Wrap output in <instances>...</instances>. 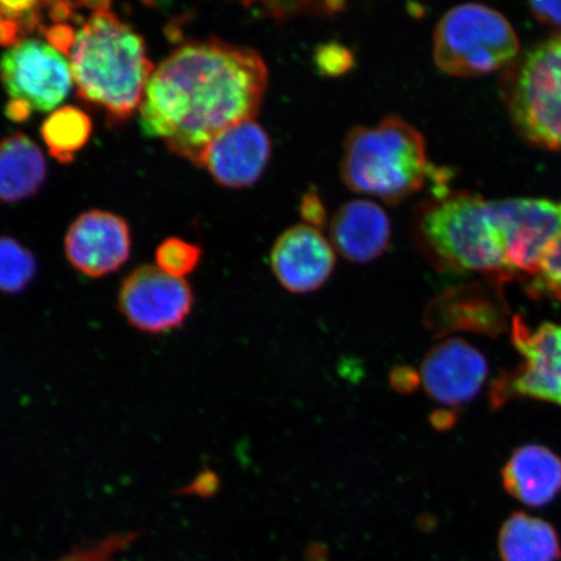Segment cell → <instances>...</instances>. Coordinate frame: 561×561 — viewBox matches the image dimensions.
Segmentation results:
<instances>
[{"label":"cell","mask_w":561,"mask_h":561,"mask_svg":"<svg viewBox=\"0 0 561 561\" xmlns=\"http://www.w3.org/2000/svg\"><path fill=\"white\" fill-rule=\"evenodd\" d=\"M268 68L249 47L219 39L187 42L153 69L139 105L145 136L196 167L221 133L255 121Z\"/></svg>","instance_id":"obj_1"},{"label":"cell","mask_w":561,"mask_h":561,"mask_svg":"<svg viewBox=\"0 0 561 561\" xmlns=\"http://www.w3.org/2000/svg\"><path fill=\"white\" fill-rule=\"evenodd\" d=\"M415 219L420 249L442 268L536 276L561 234V202L459 193L424 203Z\"/></svg>","instance_id":"obj_2"},{"label":"cell","mask_w":561,"mask_h":561,"mask_svg":"<svg viewBox=\"0 0 561 561\" xmlns=\"http://www.w3.org/2000/svg\"><path fill=\"white\" fill-rule=\"evenodd\" d=\"M54 47L67 56L77 93L123 122L139 108L153 72L145 39L123 23L108 3L90 4L88 16L75 27L55 32Z\"/></svg>","instance_id":"obj_3"},{"label":"cell","mask_w":561,"mask_h":561,"mask_svg":"<svg viewBox=\"0 0 561 561\" xmlns=\"http://www.w3.org/2000/svg\"><path fill=\"white\" fill-rule=\"evenodd\" d=\"M432 170L425 138L398 116L385 117L374 128L355 126L343 146L341 175L345 185L389 205L420 192Z\"/></svg>","instance_id":"obj_4"},{"label":"cell","mask_w":561,"mask_h":561,"mask_svg":"<svg viewBox=\"0 0 561 561\" xmlns=\"http://www.w3.org/2000/svg\"><path fill=\"white\" fill-rule=\"evenodd\" d=\"M518 54V39L508 20L490 7L466 3L446 12L434 32V62L455 77L490 75Z\"/></svg>","instance_id":"obj_5"},{"label":"cell","mask_w":561,"mask_h":561,"mask_svg":"<svg viewBox=\"0 0 561 561\" xmlns=\"http://www.w3.org/2000/svg\"><path fill=\"white\" fill-rule=\"evenodd\" d=\"M0 80L10 96L5 114L18 123L35 111L58 110L75 83L67 56L37 38L20 41L3 54Z\"/></svg>","instance_id":"obj_6"},{"label":"cell","mask_w":561,"mask_h":561,"mask_svg":"<svg viewBox=\"0 0 561 561\" xmlns=\"http://www.w3.org/2000/svg\"><path fill=\"white\" fill-rule=\"evenodd\" d=\"M510 107L523 136L561 151V33L526 54L512 87Z\"/></svg>","instance_id":"obj_7"},{"label":"cell","mask_w":561,"mask_h":561,"mask_svg":"<svg viewBox=\"0 0 561 561\" xmlns=\"http://www.w3.org/2000/svg\"><path fill=\"white\" fill-rule=\"evenodd\" d=\"M511 335L523 360L494 383L493 405H502L514 398L561 405V325L545 322L530 328L516 316L512 320Z\"/></svg>","instance_id":"obj_8"},{"label":"cell","mask_w":561,"mask_h":561,"mask_svg":"<svg viewBox=\"0 0 561 561\" xmlns=\"http://www.w3.org/2000/svg\"><path fill=\"white\" fill-rule=\"evenodd\" d=\"M118 311L138 332L160 335L178 331L194 307L186 279L175 278L153 265H140L123 280Z\"/></svg>","instance_id":"obj_9"},{"label":"cell","mask_w":561,"mask_h":561,"mask_svg":"<svg viewBox=\"0 0 561 561\" xmlns=\"http://www.w3.org/2000/svg\"><path fill=\"white\" fill-rule=\"evenodd\" d=\"M66 256L81 275L101 278L128 261L131 237L123 217L93 209L77 217L65 241Z\"/></svg>","instance_id":"obj_10"},{"label":"cell","mask_w":561,"mask_h":561,"mask_svg":"<svg viewBox=\"0 0 561 561\" xmlns=\"http://www.w3.org/2000/svg\"><path fill=\"white\" fill-rule=\"evenodd\" d=\"M489 376L486 357L461 339L432 347L421 364V385L433 401L458 407L471 402Z\"/></svg>","instance_id":"obj_11"},{"label":"cell","mask_w":561,"mask_h":561,"mask_svg":"<svg viewBox=\"0 0 561 561\" xmlns=\"http://www.w3.org/2000/svg\"><path fill=\"white\" fill-rule=\"evenodd\" d=\"M335 251L319 229L299 224L284 231L271 254V268L287 291L319 290L332 276Z\"/></svg>","instance_id":"obj_12"},{"label":"cell","mask_w":561,"mask_h":561,"mask_svg":"<svg viewBox=\"0 0 561 561\" xmlns=\"http://www.w3.org/2000/svg\"><path fill=\"white\" fill-rule=\"evenodd\" d=\"M272 144L255 121L231 126L206 151L203 165L220 185L242 188L262 178L271 159Z\"/></svg>","instance_id":"obj_13"},{"label":"cell","mask_w":561,"mask_h":561,"mask_svg":"<svg viewBox=\"0 0 561 561\" xmlns=\"http://www.w3.org/2000/svg\"><path fill=\"white\" fill-rule=\"evenodd\" d=\"M334 251L353 263H369L385 254L391 241V222L381 206L368 199L346 203L331 221Z\"/></svg>","instance_id":"obj_14"},{"label":"cell","mask_w":561,"mask_h":561,"mask_svg":"<svg viewBox=\"0 0 561 561\" xmlns=\"http://www.w3.org/2000/svg\"><path fill=\"white\" fill-rule=\"evenodd\" d=\"M502 481L516 501L529 507H543L560 494L561 459L545 446H523L504 466Z\"/></svg>","instance_id":"obj_15"},{"label":"cell","mask_w":561,"mask_h":561,"mask_svg":"<svg viewBox=\"0 0 561 561\" xmlns=\"http://www.w3.org/2000/svg\"><path fill=\"white\" fill-rule=\"evenodd\" d=\"M44 152L23 133L0 140V201L15 203L31 198L46 180Z\"/></svg>","instance_id":"obj_16"},{"label":"cell","mask_w":561,"mask_h":561,"mask_svg":"<svg viewBox=\"0 0 561 561\" xmlns=\"http://www.w3.org/2000/svg\"><path fill=\"white\" fill-rule=\"evenodd\" d=\"M497 546L503 561H558L561 558L556 528L543 518L524 512L512 514L503 524Z\"/></svg>","instance_id":"obj_17"},{"label":"cell","mask_w":561,"mask_h":561,"mask_svg":"<svg viewBox=\"0 0 561 561\" xmlns=\"http://www.w3.org/2000/svg\"><path fill=\"white\" fill-rule=\"evenodd\" d=\"M474 290H453L438 297L427 310V321L446 329H465L481 333H497L504 328L500 308L476 296Z\"/></svg>","instance_id":"obj_18"},{"label":"cell","mask_w":561,"mask_h":561,"mask_svg":"<svg viewBox=\"0 0 561 561\" xmlns=\"http://www.w3.org/2000/svg\"><path fill=\"white\" fill-rule=\"evenodd\" d=\"M93 133L90 117L80 108L60 107L46 118L41 128L48 152L61 164L72 163Z\"/></svg>","instance_id":"obj_19"},{"label":"cell","mask_w":561,"mask_h":561,"mask_svg":"<svg viewBox=\"0 0 561 561\" xmlns=\"http://www.w3.org/2000/svg\"><path fill=\"white\" fill-rule=\"evenodd\" d=\"M37 275V261L30 249L11 237H0V293L24 291Z\"/></svg>","instance_id":"obj_20"},{"label":"cell","mask_w":561,"mask_h":561,"mask_svg":"<svg viewBox=\"0 0 561 561\" xmlns=\"http://www.w3.org/2000/svg\"><path fill=\"white\" fill-rule=\"evenodd\" d=\"M38 2H0V45L13 46L35 31L45 33L44 7Z\"/></svg>","instance_id":"obj_21"},{"label":"cell","mask_w":561,"mask_h":561,"mask_svg":"<svg viewBox=\"0 0 561 561\" xmlns=\"http://www.w3.org/2000/svg\"><path fill=\"white\" fill-rule=\"evenodd\" d=\"M156 257L159 270L172 277L185 279L199 265L202 250L199 245L181 238H168L157 249Z\"/></svg>","instance_id":"obj_22"},{"label":"cell","mask_w":561,"mask_h":561,"mask_svg":"<svg viewBox=\"0 0 561 561\" xmlns=\"http://www.w3.org/2000/svg\"><path fill=\"white\" fill-rule=\"evenodd\" d=\"M139 536L140 533L136 531L111 535L94 545L79 547L67 557L55 561H110L115 553L137 541Z\"/></svg>","instance_id":"obj_23"},{"label":"cell","mask_w":561,"mask_h":561,"mask_svg":"<svg viewBox=\"0 0 561 561\" xmlns=\"http://www.w3.org/2000/svg\"><path fill=\"white\" fill-rule=\"evenodd\" d=\"M535 277L538 289L561 304V234L547 251Z\"/></svg>","instance_id":"obj_24"},{"label":"cell","mask_w":561,"mask_h":561,"mask_svg":"<svg viewBox=\"0 0 561 561\" xmlns=\"http://www.w3.org/2000/svg\"><path fill=\"white\" fill-rule=\"evenodd\" d=\"M263 12L266 16L280 20L298 15H334L341 12L345 4L339 2H313V3H263Z\"/></svg>","instance_id":"obj_25"},{"label":"cell","mask_w":561,"mask_h":561,"mask_svg":"<svg viewBox=\"0 0 561 561\" xmlns=\"http://www.w3.org/2000/svg\"><path fill=\"white\" fill-rule=\"evenodd\" d=\"M316 62L322 73L336 76L347 72L353 67L354 58L345 47L331 44L321 46L316 55Z\"/></svg>","instance_id":"obj_26"},{"label":"cell","mask_w":561,"mask_h":561,"mask_svg":"<svg viewBox=\"0 0 561 561\" xmlns=\"http://www.w3.org/2000/svg\"><path fill=\"white\" fill-rule=\"evenodd\" d=\"M301 217H304L307 226L316 229L324 226L327 220V209L324 203L320 199V196L313 191L308 192L301 201L300 207Z\"/></svg>","instance_id":"obj_27"},{"label":"cell","mask_w":561,"mask_h":561,"mask_svg":"<svg viewBox=\"0 0 561 561\" xmlns=\"http://www.w3.org/2000/svg\"><path fill=\"white\" fill-rule=\"evenodd\" d=\"M390 383L392 389L401 394H411L421 385V377L415 368L410 366H399L391 370Z\"/></svg>","instance_id":"obj_28"},{"label":"cell","mask_w":561,"mask_h":561,"mask_svg":"<svg viewBox=\"0 0 561 561\" xmlns=\"http://www.w3.org/2000/svg\"><path fill=\"white\" fill-rule=\"evenodd\" d=\"M530 9L543 23L561 26V2H533Z\"/></svg>","instance_id":"obj_29"},{"label":"cell","mask_w":561,"mask_h":561,"mask_svg":"<svg viewBox=\"0 0 561 561\" xmlns=\"http://www.w3.org/2000/svg\"><path fill=\"white\" fill-rule=\"evenodd\" d=\"M219 489V479L213 472L206 471L198 476L193 485L186 490L187 494L210 496Z\"/></svg>","instance_id":"obj_30"},{"label":"cell","mask_w":561,"mask_h":561,"mask_svg":"<svg viewBox=\"0 0 561 561\" xmlns=\"http://www.w3.org/2000/svg\"><path fill=\"white\" fill-rule=\"evenodd\" d=\"M432 425L438 431H447L456 423V417L453 412L439 410L434 412L431 416Z\"/></svg>","instance_id":"obj_31"}]
</instances>
